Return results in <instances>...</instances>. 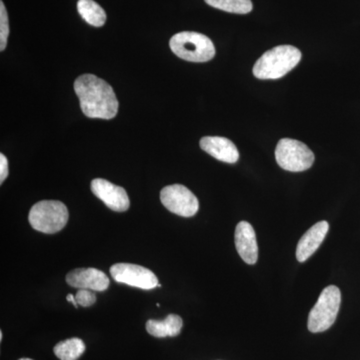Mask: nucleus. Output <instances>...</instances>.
<instances>
[{"label": "nucleus", "mask_w": 360, "mask_h": 360, "mask_svg": "<svg viewBox=\"0 0 360 360\" xmlns=\"http://www.w3.org/2000/svg\"><path fill=\"white\" fill-rule=\"evenodd\" d=\"M200 148L206 153L226 163L238 162L239 153L236 144L221 136H205L201 139Z\"/></svg>", "instance_id": "ddd939ff"}, {"label": "nucleus", "mask_w": 360, "mask_h": 360, "mask_svg": "<svg viewBox=\"0 0 360 360\" xmlns=\"http://www.w3.org/2000/svg\"><path fill=\"white\" fill-rule=\"evenodd\" d=\"M340 303L341 292L338 286L329 285L324 288L309 312L307 328L310 333H323L330 328L338 317Z\"/></svg>", "instance_id": "39448f33"}, {"label": "nucleus", "mask_w": 360, "mask_h": 360, "mask_svg": "<svg viewBox=\"0 0 360 360\" xmlns=\"http://www.w3.org/2000/svg\"><path fill=\"white\" fill-rule=\"evenodd\" d=\"M91 191L96 198L104 202V205L115 212H127L129 208V198L125 189L111 184L108 180H92Z\"/></svg>", "instance_id": "1a4fd4ad"}, {"label": "nucleus", "mask_w": 360, "mask_h": 360, "mask_svg": "<svg viewBox=\"0 0 360 360\" xmlns=\"http://www.w3.org/2000/svg\"><path fill=\"white\" fill-rule=\"evenodd\" d=\"M110 274L116 283L127 284L141 290H153L158 286V279L151 270L131 264H116L110 267Z\"/></svg>", "instance_id": "6e6552de"}, {"label": "nucleus", "mask_w": 360, "mask_h": 360, "mask_svg": "<svg viewBox=\"0 0 360 360\" xmlns=\"http://www.w3.org/2000/svg\"><path fill=\"white\" fill-rule=\"evenodd\" d=\"M208 6L226 13L246 14L252 11L251 0H205Z\"/></svg>", "instance_id": "f3484780"}, {"label": "nucleus", "mask_w": 360, "mask_h": 360, "mask_svg": "<svg viewBox=\"0 0 360 360\" xmlns=\"http://www.w3.org/2000/svg\"><path fill=\"white\" fill-rule=\"evenodd\" d=\"M182 322L181 317L176 314H169L167 319L163 321H155L150 319L146 322V330L149 335L155 336V338H174L181 333Z\"/></svg>", "instance_id": "4468645a"}, {"label": "nucleus", "mask_w": 360, "mask_h": 360, "mask_svg": "<svg viewBox=\"0 0 360 360\" xmlns=\"http://www.w3.org/2000/svg\"><path fill=\"white\" fill-rule=\"evenodd\" d=\"M161 203L170 212L182 217H191L200 210L198 198L181 184L165 186L160 193Z\"/></svg>", "instance_id": "0eeeda50"}, {"label": "nucleus", "mask_w": 360, "mask_h": 360, "mask_svg": "<svg viewBox=\"0 0 360 360\" xmlns=\"http://www.w3.org/2000/svg\"><path fill=\"white\" fill-rule=\"evenodd\" d=\"M53 350L60 360H77L84 354L85 345L79 338H70L58 343Z\"/></svg>", "instance_id": "dca6fc26"}, {"label": "nucleus", "mask_w": 360, "mask_h": 360, "mask_svg": "<svg viewBox=\"0 0 360 360\" xmlns=\"http://www.w3.org/2000/svg\"><path fill=\"white\" fill-rule=\"evenodd\" d=\"M9 35L8 15L4 1L0 2V51L6 49Z\"/></svg>", "instance_id": "a211bd4d"}, {"label": "nucleus", "mask_w": 360, "mask_h": 360, "mask_svg": "<svg viewBox=\"0 0 360 360\" xmlns=\"http://www.w3.org/2000/svg\"><path fill=\"white\" fill-rule=\"evenodd\" d=\"M75 91L82 112L89 118L112 120L117 115L118 101L112 87L94 75H84L75 82Z\"/></svg>", "instance_id": "f257e3e1"}, {"label": "nucleus", "mask_w": 360, "mask_h": 360, "mask_svg": "<svg viewBox=\"0 0 360 360\" xmlns=\"http://www.w3.org/2000/svg\"><path fill=\"white\" fill-rule=\"evenodd\" d=\"M302 59V52L291 45H279L265 52L253 68L258 79H278L288 75Z\"/></svg>", "instance_id": "f03ea898"}, {"label": "nucleus", "mask_w": 360, "mask_h": 360, "mask_svg": "<svg viewBox=\"0 0 360 360\" xmlns=\"http://www.w3.org/2000/svg\"><path fill=\"white\" fill-rule=\"evenodd\" d=\"M66 283L72 288L92 291H104L110 286V279L101 270L78 269L68 272Z\"/></svg>", "instance_id": "9d476101"}, {"label": "nucleus", "mask_w": 360, "mask_h": 360, "mask_svg": "<svg viewBox=\"0 0 360 360\" xmlns=\"http://www.w3.org/2000/svg\"><path fill=\"white\" fill-rule=\"evenodd\" d=\"M236 250L245 264L253 265L258 259V245L257 234L252 225L248 221H240L236 225Z\"/></svg>", "instance_id": "9b49d317"}, {"label": "nucleus", "mask_w": 360, "mask_h": 360, "mask_svg": "<svg viewBox=\"0 0 360 360\" xmlns=\"http://www.w3.org/2000/svg\"><path fill=\"white\" fill-rule=\"evenodd\" d=\"M77 11L82 18L90 25L101 27L105 23V11L94 0H78Z\"/></svg>", "instance_id": "2eb2a0df"}, {"label": "nucleus", "mask_w": 360, "mask_h": 360, "mask_svg": "<svg viewBox=\"0 0 360 360\" xmlns=\"http://www.w3.org/2000/svg\"><path fill=\"white\" fill-rule=\"evenodd\" d=\"M66 300H68V302H72V304L75 305V307H77L78 303L77 302V298H75V295H68V297H66Z\"/></svg>", "instance_id": "412c9836"}, {"label": "nucleus", "mask_w": 360, "mask_h": 360, "mask_svg": "<svg viewBox=\"0 0 360 360\" xmlns=\"http://www.w3.org/2000/svg\"><path fill=\"white\" fill-rule=\"evenodd\" d=\"M7 175H8V161L6 156L1 153L0 155V184H4Z\"/></svg>", "instance_id": "aec40b11"}, {"label": "nucleus", "mask_w": 360, "mask_h": 360, "mask_svg": "<svg viewBox=\"0 0 360 360\" xmlns=\"http://www.w3.org/2000/svg\"><path fill=\"white\" fill-rule=\"evenodd\" d=\"M276 162L284 170L300 172L309 169L314 162V155L302 141L283 139L277 143Z\"/></svg>", "instance_id": "423d86ee"}, {"label": "nucleus", "mask_w": 360, "mask_h": 360, "mask_svg": "<svg viewBox=\"0 0 360 360\" xmlns=\"http://www.w3.org/2000/svg\"><path fill=\"white\" fill-rule=\"evenodd\" d=\"M68 210L58 200H42L32 206L28 220L35 231L52 234L65 229L68 221Z\"/></svg>", "instance_id": "20e7f679"}, {"label": "nucleus", "mask_w": 360, "mask_h": 360, "mask_svg": "<svg viewBox=\"0 0 360 360\" xmlns=\"http://www.w3.org/2000/svg\"><path fill=\"white\" fill-rule=\"evenodd\" d=\"M75 298H77L78 304L84 307H91V305L94 304L96 302V293L89 290H78Z\"/></svg>", "instance_id": "6ab92c4d"}, {"label": "nucleus", "mask_w": 360, "mask_h": 360, "mask_svg": "<svg viewBox=\"0 0 360 360\" xmlns=\"http://www.w3.org/2000/svg\"><path fill=\"white\" fill-rule=\"evenodd\" d=\"M328 221H319L305 232L296 248V259L298 262H307L319 250L328 234Z\"/></svg>", "instance_id": "f8f14e48"}, {"label": "nucleus", "mask_w": 360, "mask_h": 360, "mask_svg": "<svg viewBox=\"0 0 360 360\" xmlns=\"http://www.w3.org/2000/svg\"><path fill=\"white\" fill-rule=\"evenodd\" d=\"M169 45L175 56L191 63H206L215 56L212 39L198 32L177 33L170 39Z\"/></svg>", "instance_id": "7ed1b4c3"}, {"label": "nucleus", "mask_w": 360, "mask_h": 360, "mask_svg": "<svg viewBox=\"0 0 360 360\" xmlns=\"http://www.w3.org/2000/svg\"><path fill=\"white\" fill-rule=\"evenodd\" d=\"M20 360H32V359H21Z\"/></svg>", "instance_id": "4be33fe9"}]
</instances>
